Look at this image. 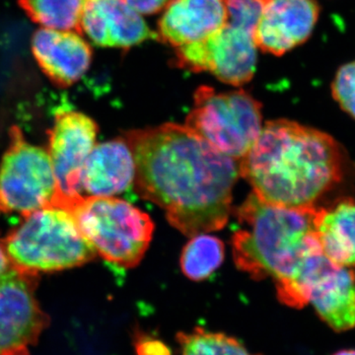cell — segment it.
I'll return each instance as SVG.
<instances>
[{
  "mask_svg": "<svg viewBox=\"0 0 355 355\" xmlns=\"http://www.w3.org/2000/svg\"><path fill=\"white\" fill-rule=\"evenodd\" d=\"M125 139L135 156V189L164 209L183 234H205L227 223L239 164L186 125L132 130Z\"/></svg>",
  "mask_w": 355,
  "mask_h": 355,
  "instance_id": "6da1fadb",
  "label": "cell"
},
{
  "mask_svg": "<svg viewBox=\"0 0 355 355\" xmlns=\"http://www.w3.org/2000/svg\"><path fill=\"white\" fill-rule=\"evenodd\" d=\"M343 156L331 135L295 121H268L240 160L239 173L263 202L304 209L343 176Z\"/></svg>",
  "mask_w": 355,
  "mask_h": 355,
  "instance_id": "7a4b0ae2",
  "label": "cell"
},
{
  "mask_svg": "<svg viewBox=\"0 0 355 355\" xmlns=\"http://www.w3.org/2000/svg\"><path fill=\"white\" fill-rule=\"evenodd\" d=\"M316 207L293 209L252 193L237 209L232 236L238 268L254 279H275L277 297L292 307L306 273L323 254L315 230Z\"/></svg>",
  "mask_w": 355,
  "mask_h": 355,
  "instance_id": "3957f363",
  "label": "cell"
},
{
  "mask_svg": "<svg viewBox=\"0 0 355 355\" xmlns=\"http://www.w3.org/2000/svg\"><path fill=\"white\" fill-rule=\"evenodd\" d=\"M2 243L12 268L34 275L76 268L97 254L71 210L60 207L25 216Z\"/></svg>",
  "mask_w": 355,
  "mask_h": 355,
  "instance_id": "277c9868",
  "label": "cell"
},
{
  "mask_svg": "<svg viewBox=\"0 0 355 355\" xmlns=\"http://www.w3.org/2000/svg\"><path fill=\"white\" fill-rule=\"evenodd\" d=\"M70 210L96 254L121 268L141 261L154 231L146 212L120 198L94 196L81 198Z\"/></svg>",
  "mask_w": 355,
  "mask_h": 355,
  "instance_id": "5b68a950",
  "label": "cell"
},
{
  "mask_svg": "<svg viewBox=\"0 0 355 355\" xmlns=\"http://www.w3.org/2000/svg\"><path fill=\"white\" fill-rule=\"evenodd\" d=\"M261 118V103L246 91L216 92L202 86L184 125L219 153L241 160L260 135Z\"/></svg>",
  "mask_w": 355,
  "mask_h": 355,
  "instance_id": "8992f818",
  "label": "cell"
},
{
  "mask_svg": "<svg viewBox=\"0 0 355 355\" xmlns=\"http://www.w3.org/2000/svg\"><path fill=\"white\" fill-rule=\"evenodd\" d=\"M58 183L50 154L26 140L22 130H9V146L0 166V212L25 216L55 207Z\"/></svg>",
  "mask_w": 355,
  "mask_h": 355,
  "instance_id": "52a82bcc",
  "label": "cell"
},
{
  "mask_svg": "<svg viewBox=\"0 0 355 355\" xmlns=\"http://www.w3.org/2000/svg\"><path fill=\"white\" fill-rule=\"evenodd\" d=\"M175 64L191 71H207L233 86L253 78L257 65L254 35L227 24L209 37L176 48Z\"/></svg>",
  "mask_w": 355,
  "mask_h": 355,
  "instance_id": "ba28073f",
  "label": "cell"
},
{
  "mask_svg": "<svg viewBox=\"0 0 355 355\" xmlns=\"http://www.w3.org/2000/svg\"><path fill=\"white\" fill-rule=\"evenodd\" d=\"M98 127L79 112L60 110L49 132V150L58 183L55 207L70 209L83 195V173L95 146Z\"/></svg>",
  "mask_w": 355,
  "mask_h": 355,
  "instance_id": "9c48e42d",
  "label": "cell"
},
{
  "mask_svg": "<svg viewBox=\"0 0 355 355\" xmlns=\"http://www.w3.org/2000/svg\"><path fill=\"white\" fill-rule=\"evenodd\" d=\"M37 275L11 268L0 277V355H30L48 327L35 296Z\"/></svg>",
  "mask_w": 355,
  "mask_h": 355,
  "instance_id": "30bf717a",
  "label": "cell"
},
{
  "mask_svg": "<svg viewBox=\"0 0 355 355\" xmlns=\"http://www.w3.org/2000/svg\"><path fill=\"white\" fill-rule=\"evenodd\" d=\"M319 14L314 0H270L254 30L257 48L284 55L309 38Z\"/></svg>",
  "mask_w": 355,
  "mask_h": 355,
  "instance_id": "8fae6325",
  "label": "cell"
},
{
  "mask_svg": "<svg viewBox=\"0 0 355 355\" xmlns=\"http://www.w3.org/2000/svg\"><path fill=\"white\" fill-rule=\"evenodd\" d=\"M140 15L125 0H87L81 29L97 46L130 49L157 38Z\"/></svg>",
  "mask_w": 355,
  "mask_h": 355,
  "instance_id": "7c38bea8",
  "label": "cell"
},
{
  "mask_svg": "<svg viewBox=\"0 0 355 355\" xmlns=\"http://www.w3.org/2000/svg\"><path fill=\"white\" fill-rule=\"evenodd\" d=\"M32 51L44 74L60 87H69L87 71L92 51L76 31L40 28L32 39Z\"/></svg>",
  "mask_w": 355,
  "mask_h": 355,
  "instance_id": "4fadbf2b",
  "label": "cell"
},
{
  "mask_svg": "<svg viewBox=\"0 0 355 355\" xmlns=\"http://www.w3.org/2000/svg\"><path fill=\"white\" fill-rule=\"evenodd\" d=\"M227 22L226 0H172L159 20L157 38L178 48L207 38Z\"/></svg>",
  "mask_w": 355,
  "mask_h": 355,
  "instance_id": "5bb4252c",
  "label": "cell"
},
{
  "mask_svg": "<svg viewBox=\"0 0 355 355\" xmlns=\"http://www.w3.org/2000/svg\"><path fill=\"white\" fill-rule=\"evenodd\" d=\"M309 304L338 333L355 328V275L327 259L311 282Z\"/></svg>",
  "mask_w": 355,
  "mask_h": 355,
  "instance_id": "9a60e30c",
  "label": "cell"
},
{
  "mask_svg": "<svg viewBox=\"0 0 355 355\" xmlns=\"http://www.w3.org/2000/svg\"><path fill=\"white\" fill-rule=\"evenodd\" d=\"M137 166L127 140L95 144L83 173V191L94 197H114L135 182Z\"/></svg>",
  "mask_w": 355,
  "mask_h": 355,
  "instance_id": "2e32d148",
  "label": "cell"
},
{
  "mask_svg": "<svg viewBox=\"0 0 355 355\" xmlns=\"http://www.w3.org/2000/svg\"><path fill=\"white\" fill-rule=\"evenodd\" d=\"M315 230L324 256L336 265L355 266V202L345 200L317 209Z\"/></svg>",
  "mask_w": 355,
  "mask_h": 355,
  "instance_id": "e0dca14e",
  "label": "cell"
},
{
  "mask_svg": "<svg viewBox=\"0 0 355 355\" xmlns=\"http://www.w3.org/2000/svg\"><path fill=\"white\" fill-rule=\"evenodd\" d=\"M87 0H19L20 6L37 24L49 29L83 34L81 18Z\"/></svg>",
  "mask_w": 355,
  "mask_h": 355,
  "instance_id": "ac0fdd59",
  "label": "cell"
},
{
  "mask_svg": "<svg viewBox=\"0 0 355 355\" xmlns=\"http://www.w3.org/2000/svg\"><path fill=\"white\" fill-rule=\"evenodd\" d=\"M224 245L214 236L200 234L184 247L181 256L182 272L195 282L209 279L223 263Z\"/></svg>",
  "mask_w": 355,
  "mask_h": 355,
  "instance_id": "d6986e66",
  "label": "cell"
},
{
  "mask_svg": "<svg viewBox=\"0 0 355 355\" xmlns=\"http://www.w3.org/2000/svg\"><path fill=\"white\" fill-rule=\"evenodd\" d=\"M177 338L182 355H260L251 354L234 338L200 328L191 333H180Z\"/></svg>",
  "mask_w": 355,
  "mask_h": 355,
  "instance_id": "ffe728a7",
  "label": "cell"
},
{
  "mask_svg": "<svg viewBox=\"0 0 355 355\" xmlns=\"http://www.w3.org/2000/svg\"><path fill=\"white\" fill-rule=\"evenodd\" d=\"M270 0H226L228 23L254 34L261 14Z\"/></svg>",
  "mask_w": 355,
  "mask_h": 355,
  "instance_id": "44dd1931",
  "label": "cell"
},
{
  "mask_svg": "<svg viewBox=\"0 0 355 355\" xmlns=\"http://www.w3.org/2000/svg\"><path fill=\"white\" fill-rule=\"evenodd\" d=\"M334 99L355 119V60L343 65L331 84Z\"/></svg>",
  "mask_w": 355,
  "mask_h": 355,
  "instance_id": "7402d4cb",
  "label": "cell"
},
{
  "mask_svg": "<svg viewBox=\"0 0 355 355\" xmlns=\"http://www.w3.org/2000/svg\"><path fill=\"white\" fill-rule=\"evenodd\" d=\"M139 14L157 13L167 7L172 0H125Z\"/></svg>",
  "mask_w": 355,
  "mask_h": 355,
  "instance_id": "603a6c76",
  "label": "cell"
},
{
  "mask_svg": "<svg viewBox=\"0 0 355 355\" xmlns=\"http://www.w3.org/2000/svg\"><path fill=\"white\" fill-rule=\"evenodd\" d=\"M137 350L139 355H170L167 347L158 340H141Z\"/></svg>",
  "mask_w": 355,
  "mask_h": 355,
  "instance_id": "cb8c5ba5",
  "label": "cell"
},
{
  "mask_svg": "<svg viewBox=\"0 0 355 355\" xmlns=\"http://www.w3.org/2000/svg\"><path fill=\"white\" fill-rule=\"evenodd\" d=\"M11 268H13L12 266L4 249L3 243L0 240V277H3Z\"/></svg>",
  "mask_w": 355,
  "mask_h": 355,
  "instance_id": "d4e9b609",
  "label": "cell"
},
{
  "mask_svg": "<svg viewBox=\"0 0 355 355\" xmlns=\"http://www.w3.org/2000/svg\"><path fill=\"white\" fill-rule=\"evenodd\" d=\"M331 355H355L354 349H343L338 350L335 354Z\"/></svg>",
  "mask_w": 355,
  "mask_h": 355,
  "instance_id": "484cf974",
  "label": "cell"
}]
</instances>
